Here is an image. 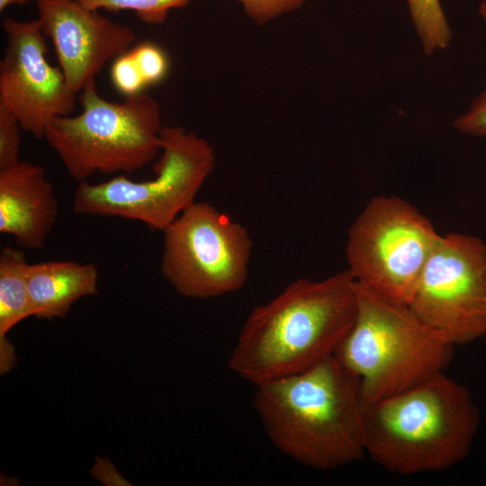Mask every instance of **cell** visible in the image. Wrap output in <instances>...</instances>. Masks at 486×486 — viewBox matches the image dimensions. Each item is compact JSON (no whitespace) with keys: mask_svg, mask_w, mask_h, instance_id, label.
<instances>
[{"mask_svg":"<svg viewBox=\"0 0 486 486\" xmlns=\"http://www.w3.org/2000/svg\"><path fill=\"white\" fill-rule=\"evenodd\" d=\"M356 309L348 269L319 281L297 279L250 311L227 366L255 387L304 372L334 355Z\"/></svg>","mask_w":486,"mask_h":486,"instance_id":"6da1fadb","label":"cell"},{"mask_svg":"<svg viewBox=\"0 0 486 486\" xmlns=\"http://www.w3.org/2000/svg\"><path fill=\"white\" fill-rule=\"evenodd\" d=\"M256 389L254 406L266 434L297 463L332 470L366 454L358 380L334 355Z\"/></svg>","mask_w":486,"mask_h":486,"instance_id":"7a4b0ae2","label":"cell"},{"mask_svg":"<svg viewBox=\"0 0 486 486\" xmlns=\"http://www.w3.org/2000/svg\"><path fill=\"white\" fill-rule=\"evenodd\" d=\"M366 454L402 475L442 472L464 459L480 426L466 387L440 373L364 408Z\"/></svg>","mask_w":486,"mask_h":486,"instance_id":"3957f363","label":"cell"},{"mask_svg":"<svg viewBox=\"0 0 486 486\" xmlns=\"http://www.w3.org/2000/svg\"><path fill=\"white\" fill-rule=\"evenodd\" d=\"M356 316L334 356L358 380L364 408L444 373L454 345L408 305L356 281Z\"/></svg>","mask_w":486,"mask_h":486,"instance_id":"277c9868","label":"cell"},{"mask_svg":"<svg viewBox=\"0 0 486 486\" xmlns=\"http://www.w3.org/2000/svg\"><path fill=\"white\" fill-rule=\"evenodd\" d=\"M80 93L81 112L52 119L43 134L72 178L130 174L159 155L163 125L160 106L151 95L111 102L99 94L94 81Z\"/></svg>","mask_w":486,"mask_h":486,"instance_id":"5b68a950","label":"cell"},{"mask_svg":"<svg viewBox=\"0 0 486 486\" xmlns=\"http://www.w3.org/2000/svg\"><path fill=\"white\" fill-rule=\"evenodd\" d=\"M160 141L155 177L137 182L121 175L98 184L79 182L74 212L137 220L162 232L195 202L216 158L207 140L183 127L163 125Z\"/></svg>","mask_w":486,"mask_h":486,"instance_id":"8992f818","label":"cell"},{"mask_svg":"<svg viewBox=\"0 0 486 486\" xmlns=\"http://www.w3.org/2000/svg\"><path fill=\"white\" fill-rule=\"evenodd\" d=\"M439 237L410 202L374 197L349 229L347 269L357 283L409 306Z\"/></svg>","mask_w":486,"mask_h":486,"instance_id":"52a82bcc","label":"cell"},{"mask_svg":"<svg viewBox=\"0 0 486 486\" xmlns=\"http://www.w3.org/2000/svg\"><path fill=\"white\" fill-rule=\"evenodd\" d=\"M162 233L160 271L178 294L210 299L244 286L252 239L229 215L194 202Z\"/></svg>","mask_w":486,"mask_h":486,"instance_id":"ba28073f","label":"cell"},{"mask_svg":"<svg viewBox=\"0 0 486 486\" xmlns=\"http://www.w3.org/2000/svg\"><path fill=\"white\" fill-rule=\"evenodd\" d=\"M411 310L454 346L486 335V244L463 233L440 235L421 273Z\"/></svg>","mask_w":486,"mask_h":486,"instance_id":"9c48e42d","label":"cell"},{"mask_svg":"<svg viewBox=\"0 0 486 486\" xmlns=\"http://www.w3.org/2000/svg\"><path fill=\"white\" fill-rule=\"evenodd\" d=\"M7 43L0 62V106L11 112L22 129L42 139L49 122L70 115L76 94L59 67L47 58L45 34L39 19L3 22Z\"/></svg>","mask_w":486,"mask_h":486,"instance_id":"30bf717a","label":"cell"},{"mask_svg":"<svg viewBox=\"0 0 486 486\" xmlns=\"http://www.w3.org/2000/svg\"><path fill=\"white\" fill-rule=\"evenodd\" d=\"M39 21L54 46L59 68L75 92L104 65L130 50L137 39L129 26L90 10L76 0H36Z\"/></svg>","mask_w":486,"mask_h":486,"instance_id":"8fae6325","label":"cell"},{"mask_svg":"<svg viewBox=\"0 0 486 486\" xmlns=\"http://www.w3.org/2000/svg\"><path fill=\"white\" fill-rule=\"evenodd\" d=\"M58 216V203L42 166L20 160L0 169V232L25 249L42 248Z\"/></svg>","mask_w":486,"mask_h":486,"instance_id":"7c38bea8","label":"cell"},{"mask_svg":"<svg viewBox=\"0 0 486 486\" xmlns=\"http://www.w3.org/2000/svg\"><path fill=\"white\" fill-rule=\"evenodd\" d=\"M94 264L48 261L28 264L27 288L35 317L62 319L78 299L98 293Z\"/></svg>","mask_w":486,"mask_h":486,"instance_id":"4fadbf2b","label":"cell"},{"mask_svg":"<svg viewBox=\"0 0 486 486\" xmlns=\"http://www.w3.org/2000/svg\"><path fill=\"white\" fill-rule=\"evenodd\" d=\"M22 251L5 246L0 253V374L11 371L16 363L14 346L6 334L22 320L33 316Z\"/></svg>","mask_w":486,"mask_h":486,"instance_id":"5bb4252c","label":"cell"},{"mask_svg":"<svg viewBox=\"0 0 486 486\" xmlns=\"http://www.w3.org/2000/svg\"><path fill=\"white\" fill-rule=\"evenodd\" d=\"M407 4L424 53L432 55L447 49L453 33L440 0H407Z\"/></svg>","mask_w":486,"mask_h":486,"instance_id":"9a60e30c","label":"cell"},{"mask_svg":"<svg viewBox=\"0 0 486 486\" xmlns=\"http://www.w3.org/2000/svg\"><path fill=\"white\" fill-rule=\"evenodd\" d=\"M83 6L98 11H133L140 20L148 24H160L172 9L185 6L189 0H76Z\"/></svg>","mask_w":486,"mask_h":486,"instance_id":"2e32d148","label":"cell"},{"mask_svg":"<svg viewBox=\"0 0 486 486\" xmlns=\"http://www.w3.org/2000/svg\"><path fill=\"white\" fill-rule=\"evenodd\" d=\"M147 86L160 82L166 75L168 62L164 51L155 44L146 42L130 50Z\"/></svg>","mask_w":486,"mask_h":486,"instance_id":"e0dca14e","label":"cell"},{"mask_svg":"<svg viewBox=\"0 0 486 486\" xmlns=\"http://www.w3.org/2000/svg\"><path fill=\"white\" fill-rule=\"evenodd\" d=\"M111 80L113 86L126 97L142 93L147 86L130 50L114 59L111 68Z\"/></svg>","mask_w":486,"mask_h":486,"instance_id":"ac0fdd59","label":"cell"},{"mask_svg":"<svg viewBox=\"0 0 486 486\" xmlns=\"http://www.w3.org/2000/svg\"><path fill=\"white\" fill-rule=\"evenodd\" d=\"M21 130L18 120L0 106V169L20 161Z\"/></svg>","mask_w":486,"mask_h":486,"instance_id":"d6986e66","label":"cell"},{"mask_svg":"<svg viewBox=\"0 0 486 486\" xmlns=\"http://www.w3.org/2000/svg\"><path fill=\"white\" fill-rule=\"evenodd\" d=\"M452 126L462 134L486 137V88L454 120Z\"/></svg>","mask_w":486,"mask_h":486,"instance_id":"ffe728a7","label":"cell"},{"mask_svg":"<svg viewBox=\"0 0 486 486\" xmlns=\"http://www.w3.org/2000/svg\"><path fill=\"white\" fill-rule=\"evenodd\" d=\"M247 14L258 23L270 20L299 8L305 0H237Z\"/></svg>","mask_w":486,"mask_h":486,"instance_id":"44dd1931","label":"cell"},{"mask_svg":"<svg viewBox=\"0 0 486 486\" xmlns=\"http://www.w3.org/2000/svg\"><path fill=\"white\" fill-rule=\"evenodd\" d=\"M31 1L32 0H0V11H4L6 7L13 4L22 5Z\"/></svg>","mask_w":486,"mask_h":486,"instance_id":"7402d4cb","label":"cell"},{"mask_svg":"<svg viewBox=\"0 0 486 486\" xmlns=\"http://www.w3.org/2000/svg\"><path fill=\"white\" fill-rule=\"evenodd\" d=\"M479 14L486 24V0H482L479 6Z\"/></svg>","mask_w":486,"mask_h":486,"instance_id":"603a6c76","label":"cell"}]
</instances>
